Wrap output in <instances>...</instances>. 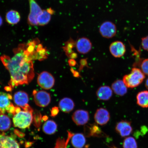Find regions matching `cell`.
<instances>
[{"label":"cell","instance_id":"cell-1","mask_svg":"<svg viewBox=\"0 0 148 148\" xmlns=\"http://www.w3.org/2000/svg\"><path fill=\"white\" fill-rule=\"evenodd\" d=\"M12 58L3 55L1 60L10 74L11 79L8 83L12 88L14 87L27 84L34 77L33 60L34 52L28 49L25 43L20 44L13 50Z\"/></svg>","mask_w":148,"mask_h":148},{"label":"cell","instance_id":"cell-2","mask_svg":"<svg viewBox=\"0 0 148 148\" xmlns=\"http://www.w3.org/2000/svg\"><path fill=\"white\" fill-rule=\"evenodd\" d=\"M145 78V75L140 69L134 67L130 73L123 77V81L127 88H134L139 86Z\"/></svg>","mask_w":148,"mask_h":148},{"label":"cell","instance_id":"cell-3","mask_svg":"<svg viewBox=\"0 0 148 148\" xmlns=\"http://www.w3.org/2000/svg\"><path fill=\"white\" fill-rule=\"evenodd\" d=\"M33 112L25 110L20 111L14 114L13 118L14 127L23 129L29 127L32 122Z\"/></svg>","mask_w":148,"mask_h":148},{"label":"cell","instance_id":"cell-4","mask_svg":"<svg viewBox=\"0 0 148 148\" xmlns=\"http://www.w3.org/2000/svg\"><path fill=\"white\" fill-rule=\"evenodd\" d=\"M29 5V13L28 16L27 23L33 26L38 25L37 19L42 10L36 0H28Z\"/></svg>","mask_w":148,"mask_h":148},{"label":"cell","instance_id":"cell-5","mask_svg":"<svg viewBox=\"0 0 148 148\" xmlns=\"http://www.w3.org/2000/svg\"><path fill=\"white\" fill-rule=\"evenodd\" d=\"M37 82L40 87L48 90L53 88L54 86L55 80L51 73L47 71H43L38 75Z\"/></svg>","mask_w":148,"mask_h":148},{"label":"cell","instance_id":"cell-6","mask_svg":"<svg viewBox=\"0 0 148 148\" xmlns=\"http://www.w3.org/2000/svg\"><path fill=\"white\" fill-rule=\"evenodd\" d=\"M33 95L35 103L37 106L45 107L47 106L51 102L50 94L44 90H34Z\"/></svg>","mask_w":148,"mask_h":148},{"label":"cell","instance_id":"cell-7","mask_svg":"<svg viewBox=\"0 0 148 148\" xmlns=\"http://www.w3.org/2000/svg\"><path fill=\"white\" fill-rule=\"evenodd\" d=\"M117 32L116 25L112 22L106 21L102 23L99 28V32L103 38H111L115 36Z\"/></svg>","mask_w":148,"mask_h":148},{"label":"cell","instance_id":"cell-8","mask_svg":"<svg viewBox=\"0 0 148 148\" xmlns=\"http://www.w3.org/2000/svg\"><path fill=\"white\" fill-rule=\"evenodd\" d=\"M72 119L77 125H84L88 123L89 119V114L86 110H77L73 113Z\"/></svg>","mask_w":148,"mask_h":148},{"label":"cell","instance_id":"cell-9","mask_svg":"<svg viewBox=\"0 0 148 148\" xmlns=\"http://www.w3.org/2000/svg\"><path fill=\"white\" fill-rule=\"evenodd\" d=\"M115 130L122 137L129 136L133 130L130 122L126 120H123L118 123L116 125Z\"/></svg>","mask_w":148,"mask_h":148},{"label":"cell","instance_id":"cell-10","mask_svg":"<svg viewBox=\"0 0 148 148\" xmlns=\"http://www.w3.org/2000/svg\"><path fill=\"white\" fill-rule=\"evenodd\" d=\"M110 53L115 58H120L125 55L126 48L125 44L120 41L112 42L110 46Z\"/></svg>","mask_w":148,"mask_h":148},{"label":"cell","instance_id":"cell-11","mask_svg":"<svg viewBox=\"0 0 148 148\" xmlns=\"http://www.w3.org/2000/svg\"><path fill=\"white\" fill-rule=\"evenodd\" d=\"M75 47L79 53L86 54L91 50L92 44L89 39L86 37H82L79 38L76 42Z\"/></svg>","mask_w":148,"mask_h":148},{"label":"cell","instance_id":"cell-12","mask_svg":"<svg viewBox=\"0 0 148 148\" xmlns=\"http://www.w3.org/2000/svg\"><path fill=\"white\" fill-rule=\"evenodd\" d=\"M94 118L97 124L103 125L108 123L110 119V114L106 109L101 108L96 111Z\"/></svg>","mask_w":148,"mask_h":148},{"label":"cell","instance_id":"cell-13","mask_svg":"<svg viewBox=\"0 0 148 148\" xmlns=\"http://www.w3.org/2000/svg\"><path fill=\"white\" fill-rule=\"evenodd\" d=\"M55 13V11L51 8L42 10L37 18L38 25L44 26L47 25L51 21L52 15Z\"/></svg>","mask_w":148,"mask_h":148},{"label":"cell","instance_id":"cell-14","mask_svg":"<svg viewBox=\"0 0 148 148\" xmlns=\"http://www.w3.org/2000/svg\"><path fill=\"white\" fill-rule=\"evenodd\" d=\"M0 148H20V147L13 138L0 134Z\"/></svg>","mask_w":148,"mask_h":148},{"label":"cell","instance_id":"cell-15","mask_svg":"<svg viewBox=\"0 0 148 148\" xmlns=\"http://www.w3.org/2000/svg\"><path fill=\"white\" fill-rule=\"evenodd\" d=\"M14 102L17 106L23 109L27 106L29 99L28 95L26 92L23 91H19L15 92L14 96Z\"/></svg>","mask_w":148,"mask_h":148},{"label":"cell","instance_id":"cell-16","mask_svg":"<svg viewBox=\"0 0 148 148\" xmlns=\"http://www.w3.org/2000/svg\"><path fill=\"white\" fill-rule=\"evenodd\" d=\"M112 88L108 86H101L98 89L96 94L98 99L103 101H108L112 97Z\"/></svg>","mask_w":148,"mask_h":148},{"label":"cell","instance_id":"cell-17","mask_svg":"<svg viewBox=\"0 0 148 148\" xmlns=\"http://www.w3.org/2000/svg\"><path fill=\"white\" fill-rule=\"evenodd\" d=\"M127 88L123 80L118 79L112 83V89L114 93L119 96H123L126 94Z\"/></svg>","mask_w":148,"mask_h":148},{"label":"cell","instance_id":"cell-18","mask_svg":"<svg viewBox=\"0 0 148 148\" xmlns=\"http://www.w3.org/2000/svg\"><path fill=\"white\" fill-rule=\"evenodd\" d=\"M75 104L73 100L69 98L65 97L60 100L59 103V108L63 112L68 113L71 112Z\"/></svg>","mask_w":148,"mask_h":148},{"label":"cell","instance_id":"cell-19","mask_svg":"<svg viewBox=\"0 0 148 148\" xmlns=\"http://www.w3.org/2000/svg\"><path fill=\"white\" fill-rule=\"evenodd\" d=\"M85 134L87 136L101 137L104 134L101 129L96 124L87 125L85 128Z\"/></svg>","mask_w":148,"mask_h":148},{"label":"cell","instance_id":"cell-20","mask_svg":"<svg viewBox=\"0 0 148 148\" xmlns=\"http://www.w3.org/2000/svg\"><path fill=\"white\" fill-rule=\"evenodd\" d=\"M21 16L17 11L12 10L7 12L5 20L7 23L10 25H15L20 21Z\"/></svg>","mask_w":148,"mask_h":148},{"label":"cell","instance_id":"cell-21","mask_svg":"<svg viewBox=\"0 0 148 148\" xmlns=\"http://www.w3.org/2000/svg\"><path fill=\"white\" fill-rule=\"evenodd\" d=\"M86 138L84 134L81 133L74 134L71 138V143L74 147L81 148L86 143Z\"/></svg>","mask_w":148,"mask_h":148},{"label":"cell","instance_id":"cell-22","mask_svg":"<svg viewBox=\"0 0 148 148\" xmlns=\"http://www.w3.org/2000/svg\"><path fill=\"white\" fill-rule=\"evenodd\" d=\"M137 103L144 108H148V91L143 90L138 92L136 96Z\"/></svg>","mask_w":148,"mask_h":148},{"label":"cell","instance_id":"cell-23","mask_svg":"<svg viewBox=\"0 0 148 148\" xmlns=\"http://www.w3.org/2000/svg\"><path fill=\"white\" fill-rule=\"evenodd\" d=\"M57 129V125L52 120L46 121L42 126V130L45 134L51 135L54 134Z\"/></svg>","mask_w":148,"mask_h":148},{"label":"cell","instance_id":"cell-24","mask_svg":"<svg viewBox=\"0 0 148 148\" xmlns=\"http://www.w3.org/2000/svg\"><path fill=\"white\" fill-rule=\"evenodd\" d=\"M12 99L10 94L0 92V110H5L7 107L12 103L10 101V100Z\"/></svg>","mask_w":148,"mask_h":148},{"label":"cell","instance_id":"cell-25","mask_svg":"<svg viewBox=\"0 0 148 148\" xmlns=\"http://www.w3.org/2000/svg\"><path fill=\"white\" fill-rule=\"evenodd\" d=\"M12 121L8 116L4 114H0V131H8L11 126Z\"/></svg>","mask_w":148,"mask_h":148},{"label":"cell","instance_id":"cell-26","mask_svg":"<svg viewBox=\"0 0 148 148\" xmlns=\"http://www.w3.org/2000/svg\"><path fill=\"white\" fill-rule=\"evenodd\" d=\"M48 56V53L47 49L44 47L42 44H38L36 48V60H43L47 58Z\"/></svg>","mask_w":148,"mask_h":148},{"label":"cell","instance_id":"cell-27","mask_svg":"<svg viewBox=\"0 0 148 148\" xmlns=\"http://www.w3.org/2000/svg\"><path fill=\"white\" fill-rule=\"evenodd\" d=\"M68 137L66 140L64 138H59L56 142L55 145L53 148H66L70 139L74 134L73 133L68 131Z\"/></svg>","mask_w":148,"mask_h":148},{"label":"cell","instance_id":"cell-28","mask_svg":"<svg viewBox=\"0 0 148 148\" xmlns=\"http://www.w3.org/2000/svg\"><path fill=\"white\" fill-rule=\"evenodd\" d=\"M76 42L72 38L66 42L64 45L63 47L64 51L68 57H69L70 55L75 53L73 50L74 47H75Z\"/></svg>","mask_w":148,"mask_h":148},{"label":"cell","instance_id":"cell-29","mask_svg":"<svg viewBox=\"0 0 148 148\" xmlns=\"http://www.w3.org/2000/svg\"><path fill=\"white\" fill-rule=\"evenodd\" d=\"M123 148H137L138 145L136 140L132 137L126 138L123 142Z\"/></svg>","mask_w":148,"mask_h":148},{"label":"cell","instance_id":"cell-30","mask_svg":"<svg viewBox=\"0 0 148 148\" xmlns=\"http://www.w3.org/2000/svg\"><path fill=\"white\" fill-rule=\"evenodd\" d=\"M140 68L144 75L148 76V58L145 59L142 61L140 64Z\"/></svg>","mask_w":148,"mask_h":148},{"label":"cell","instance_id":"cell-31","mask_svg":"<svg viewBox=\"0 0 148 148\" xmlns=\"http://www.w3.org/2000/svg\"><path fill=\"white\" fill-rule=\"evenodd\" d=\"M42 116L40 112H37L35 115V123L36 127H40L41 125Z\"/></svg>","mask_w":148,"mask_h":148},{"label":"cell","instance_id":"cell-32","mask_svg":"<svg viewBox=\"0 0 148 148\" xmlns=\"http://www.w3.org/2000/svg\"><path fill=\"white\" fill-rule=\"evenodd\" d=\"M141 45L144 50L148 51V36L142 38Z\"/></svg>","mask_w":148,"mask_h":148},{"label":"cell","instance_id":"cell-33","mask_svg":"<svg viewBox=\"0 0 148 148\" xmlns=\"http://www.w3.org/2000/svg\"><path fill=\"white\" fill-rule=\"evenodd\" d=\"M51 117H54L58 115L60 110L58 107L55 106L53 107L51 110Z\"/></svg>","mask_w":148,"mask_h":148},{"label":"cell","instance_id":"cell-34","mask_svg":"<svg viewBox=\"0 0 148 148\" xmlns=\"http://www.w3.org/2000/svg\"><path fill=\"white\" fill-rule=\"evenodd\" d=\"M68 64L70 66H75L76 64V62L73 59H70V60L68 61Z\"/></svg>","mask_w":148,"mask_h":148},{"label":"cell","instance_id":"cell-35","mask_svg":"<svg viewBox=\"0 0 148 148\" xmlns=\"http://www.w3.org/2000/svg\"><path fill=\"white\" fill-rule=\"evenodd\" d=\"M145 86L146 88L148 90V78L146 79L145 83Z\"/></svg>","mask_w":148,"mask_h":148},{"label":"cell","instance_id":"cell-36","mask_svg":"<svg viewBox=\"0 0 148 148\" xmlns=\"http://www.w3.org/2000/svg\"><path fill=\"white\" fill-rule=\"evenodd\" d=\"M3 20L1 16H0V27L2 25H3Z\"/></svg>","mask_w":148,"mask_h":148},{"label":"cell","instance_id":"cell-37","mask_svg":"<svg viewBox=\"0 0 148 148\" xmlns=\"http://www.w3.org/2000/svg\"><path fill=\"white\" fill-rule=\"evenodd\" d=\"M48 118H49L47 116H44L42 117V119L44 121H46L48 120Z\"/></svg>","mask_w":148,"mask_h":148},{"label":"cell","instance_id":"cell-38","mask_svg":"<svg viewBox=\"0 0 148 148\" xmlns=\"http://www.w3.org/2000/svg\"><path fill=\"white\" fill-rule=\"evenodd\" d=\"M112 148H116V147H114H114H112Z\"/></svg>","mask_w":148,"mask_h":148}]
</instances>
